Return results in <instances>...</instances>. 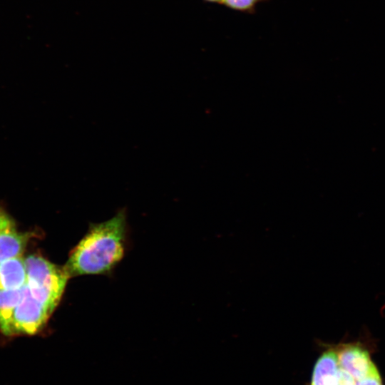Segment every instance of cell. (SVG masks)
<instances>
[{
	"mask_svg": "<svg viewBox=\"0 0 385 385\" xmlns=\"http://www.w3.org/2000/svg\"><path fill=\"white\" fill-rule=\"evenodd\" d=\"M53 312L33 297L26 282L23 286L21 299L13 312L6 336L34 334L38 332Z\"/></svg>",
	"mask_w": 385,
	"mask_h": 385,
	"instance_id": "cell-3",
	"label": "cell"
},
{
	"mask_svg": "<svg viewBox=\"0 0 385 385\" xmlns=\"http://www.w3.org/2000/svg\"><path fill=\"white\" fill-rule=\"evenodd\" d=\"M125 222L121 210L110 220L91 225L63 266L69 278L104 273L115 265L123 255Z\"/></svg>",
	"mask_w": 385,
	"mask_h": 385,
	"instance_id": "cell-1",
	"label": "cell"
},
{
	"mask_svg": "<svg viewBox=\"0 0 385 385\" xmlns=\"http://www.w3.org/2000/svg\"><path fill=\"white\" fill-rule=\"evenodd\" d=\"M269 0H221L220 5L247 14H254L258 4Z\"/></svg>",
	"mask_w": 385,
	"mask_h": 385,
	"instance_id": "cell-8",
	"label": "cell"
},
{
	"mask_svg": "<svg viewBox=\"0 0 385 385\" xmlns=\"http://www.w3.org/2000/svg\"><path fill=\"white\" fill-rule=\"evenodd\" d=\"M27 280L25 259L22 256L7 260L0 264V289H17Z\"/></svg>",
	"mask_w": 385,
	"mask_h": 385,
	"instance_id": "cell-6",
	"label": "cell"
},
{
	"mask_svg": "<svg viewBox=\"0 0 385 385\" xmlns=\"http://www.w3.org/2000/svg\"><path fill=\"white\" fill-rule=\"evenodd\" d=\"M356 385H384L380 373L377 369L371 372L365 378L359 380Z\"/></svg>",
	"mask_w": 385,
	"mask_h": 385,
	"instance_id": "cell-9",
	"label": "cell"
},
{
	"mask_svg": "<svg viewBox=\"0 0 385 385\" xmlns=\"http://www.w3.org/2000/svg\"><path fill=\"white\" fill-rule=\"evenodd\" d=\"M23 287L17 289H0V330L6 335L13 312L22 295Z\"/></svg>",
	"mask_w": 385,
	"mask_h": 385,
	"instance_id": "cell-7",
	"label": "cell"
},
{
	"mask_svg": "<svg viewBox=\"0 0 385 385\" xmlns=\"http://www.w3.org/2000/svg\"><path fill=\"white\" fill-rule=\"evenodd\" d=\"M202 1L205 2H208V3H212V4L215 3V4H220V1H221V0H202Z\"/></svg>",
	"mask_w": 385,
	"mask_h": 385,
	"instance_id": "cell-10",
	"label": "cell"
},
{
	"mask_svg": "<svg viewBox=\"0 0 385 385\" xmlns=\"http://www.w3.org/2000/svg\"><path fill=\"white\" fill-rule=\"evenodd\" d=\"M335 346L340 365L357 380L365 378L377 369L366 342H343Z\"/></svg>",
	"mask_w": 385,
	"mask_h": 385,
	"instance_id": "cell-4",
	"label": "cell"
},
{
	"mask_svg": "<svg viewBox=\"0 0 385 385\" xmlns=\"http://www.w3.org/2000/svg\"><path fill=\"white\" fill-rule=\"evenodd\" d=\"M30 292L36 299L54 310L64 292L69 277L60 267L38 255L25 259Z\"/></svg>",
	"mask_w": 385,
	"mask_h": 385,
	"instance_id": "cell-2",
	"label": "cell"
},
{
	"mask_svg": "<svg viewBox=\"0 0 385 385\" xmlns=\"http://www.w3.org/2000/svg\"><path fill=\"white\" fill-rule=\"evenodd\" d=\"M28 240V235L18 230L11 216L0 206V264L22 256Z\"/></svg>",
	"mask_w": 385,
	"mask_h": 385,
	"instance_id": "cell-5",
	"label": "cell"
}]
</instances>
